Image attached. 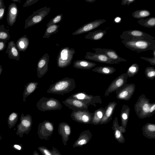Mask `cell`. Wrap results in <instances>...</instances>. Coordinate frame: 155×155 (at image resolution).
<instances>
[{
  "label": "cell",
  "instance_id": "obj_42",
  "mask_svg": "<svg viewBox=\"0 0 155 155\" xmlns=\"http://www.w3.org/2000/svg\"><path fill=\"white\" fill-rule=\"evenodd\" d=\"M39 0H27L23 5V7H25L30 5L37 2Z\"/></svg>",
  "mask_w": 155,
  "mask_h": 155
},
{
  "label": "cell",
  "instance_id": "obj_55",
  "mask_svg": "<svg viewBox=\"0 0 155 155\" xmlns=\"http://www.w3.org/2000/svg\"><path fill=\"white\" fill-rule=\"evenodd\" d=\"M153 57H155V50L153 51Z\"/></svg>",
  "mask_w": 155,
  "mask_h": 155
},
{
  "label": "cell",
  "instance_id": "obj_46",
  "mask_svg": "<svg viewBox=\"0 0 155 155\" xmlns=\"http://www.w3.org/2000/svg\"><path fill=\"white\" fill-rule=\"evenodd\" d=\"M7 41L0 40V51H3L6 47V43Z\"/></svg>",
  "mask_w": 155,
  "mask_h": 155
},
{
  "label": "cell",
  "instance_id": "obj_23",
  "mask_svg": "<svg viewBox=\"0 0 155 155\" xmlns=\"http://www.w3.org/2000/svg\"><path fill=\"white\" fill-rule=\"evenodd\" d=\"M5 53L8 54V57L10 59L19 60L20 54L14 41H11L8 43Z\"/></svg>",
  "mask_w": 155,
  "mask_h": 155
},
{
  "label": "cell",
  "instance_id": "obj_30",
  "mask_svg": "<svg viewBox=\"0 0 155 155\" xmlns=\"http://www.w3.org/2000/svg\"><path fill=\"white\" fill-rule=\"evenodd\" d=\"M116 70L114 67L109 66H102L95 67L92 71L104 75H109L113 74Z\"/></svg>",
  "mask_w": 155,
  "mask_h": 155
},
{
  "label": "cell",
  "instance_id": "obj_9",
  "mask_svg": "<svg viewBox=\"0 0 155 155\" xmlns=\"http://www.w3.org/2000/svg\"><path fill=\"white\" fill-rule=\"evenodd\" d=\"M94 113H91L87 110H73L71 117L73 120L84 124L92 123Z\"/></svg>",
  "mask_w": 155,
  "mask_h": 155
},
{
  "label": "cell",
  "instance_id": "obj_17",
  "mask_svg": "<svg viewBox=\"0 0 155 155\" xmlns=\"http://www.w3.org/2000/svg\"><path fill=\"white\" fill-rule=\"evenodd\" d=\"M62 102L69 109L74 110H87L88 107L87 105L81 101L69 97Z\"/></svg>",
  "mask_w": 155,
  "mask_h": 155
},
{
  "label": "cell",
  "instance_id": "obj_19",
  "mask_svg": "<svg viewBox=\"0 0 155 155\" xmlns=\"http://www.w3.org/2000/svg\"><path fill=\"white\" fill-rule=\"evenodd\" d=\"M58 131L61 136L63 143L64 146L67 144L69 137L71 134V128L70 125L65 122H62L58 125Z\"/></svg>",
  "mask_w": 155,
  "mask_h": 155
},
{
  "label": "cell",
  "instance_id": "obj_32",
  "mask_svg": "<svg viewBox=\"0 0 155 155\" xmlns=\"http://www.w3.org/2000/svg\"><path fill=\"white\" fill-rule=\"evenodd\" d=\"M151 15L150 12L147 9L137 10L132 12V17L137 19H144L149 16Z\"/></svg>",
  "mask_w": 155,
  "mask_h": 155
},
{
  "label": "cell",
  "instance_id": "obj_52",
  "mask_svg": "<svg viewBox=\"0 0 155 155\" xmlns=\"http://www.w3.org/2000/svg\"><path fill=\"white\" fill-rule=\"evenodd\" d=\"M2 70L3 69L2 66L0 64V76L2 74Z\"/></svg>",
  "mask_w": 155,
  "mask_h": 155
},
{
  "label": "cell",
  "instance_id": "obj_56",
  "mask_svg": "<svg viewBox=\"0 0 155 155\" xmlns=\"http://www.w3.org/2000/svg\"><path fill=\"white\" fill-rule=\"evenodd\" d=\"M1 139V138L0 137V141Z\"/></svg>",
  "mask_w": 155,
  "mask_h": 155
},
{
  "label": "cell",
  "instance_id": "obj_16",
  "mask_svg": "<svg viewBox=\"0 0 155 155\" xmlns=\"http://www.w3.org/2000/svg\"><path fill=\"white\" fill-rule=\"evenodd\" d=\"M49 56L45 53L38 60L37 68L38 77L40 78L47 72L48 70V63Z\"/></svg>",
  "mask_w": 155,
  "mask_h": 155
},
{
  "label": "cell",
  "instance_id": "obj_33",
  "mask_svg": "<svg viewBox=\"0 0 155 155\" xmlns=\"http://www.w3.org/2000/svg\"><path fill=\"white\" fill-rule=\"evenodd\" d=\"M59 26V25L56 24L47 27L42 38H48L51 35L56 34L58 31V28Z\"/></svg>",
  "mask_w": 155,
  "mask_h": 155
},
{
  "label": "cell",
  "instance_id": "obj_34",
  "mask_svg": "<svg viewBox=\"0 0 155 155\" xmlns=\"http://www.w3.org/2000/svg\"><path fill=\"white\" fill-rule=\"evenodd\" d=\"M18 117V113L15 112H12L9 115L7 123L9 129H11L14 127L17 121Z\"/></svg>",
  "mask_w": 155,
  "mask_h": 155
},
{
  "label": "cell",
  "instance_id": "obj_38",
  "mask_svg": "<svg viewBox=\"0 0 155 155\" xmlns=\"http://www.w3.org/2000/svg\"><path fill=\"white\" fill-rule=\"evenodd\" d=\"M63 15L60 14L58 15L51 19L47 24L46 27H48L51 25H56L60 22L62 19Z\"/></svg>",
  "mask_w": 155,
  "mask_h": 155
},
{
  "label": "cell",
  "instance_id": "obj_27",
  "mask_svg": "<svg viewBox=\"0 0 155 155\" xmlns=\"http://www.w3.org/2000/svg\"><path fill=\"white\" fill-rule=\"evenodd\" d=\"M29 44L28 38L25 35L17 40L15 45L19 52H24L28 48Z\"/></svg>",
  "mask_w": 155,
  "mask_h": 155
},
{
  "label": "cell",
  "instance_id": "obj_45",
  "mask_svg": "<svg viewBox=\"0 0 155 155\" xmlns=\"http://www.w3.org/2000/svg\"><path fill=\"white\" fill-rule=\"evenodd\" d=\"M136 0H122L121 4L122 5H129L130 4L134 2Z\"/></svg>",
  "mask_w": 155,
  "mask_h": 155
},
{
  "label": "cell",
  "instance_id": "obj_21",
  "mask_svg": "<svg viewBox=\"0 0 155 155\" xmlns=\"http://www.w3.org/2000/svg\"><path fill=\"white\" fill-rule=\"evenodd\" d=\"M117 103L115 101L109 102L105 107V110L104 115L100 124H106L112 119V116L114 111Z\"/></svg>",
  "mask_w": 155,
  "mask_h": 155
},
{
  "label": "cell",
  "instance_id": "obj_48",
  "mask_svg": "<svg viewBox=\"0 0 155 155\" xmlns=\"http://www.w3.org/2000/svg\"><path fill=\"white\" fill-rule=\"evenodd\" d=\"M113 127L116 129L115 132V136L117 138H120L121 135L120 131L119 130L117 129L116 127L113 125Z\"/></svg>",
  "mask_w": 155,
  "mask_h": 155
},
{
  "label": "cell",
  "instance_id": "obj_15",
  "mask_svg": "<svg viewBox=\"0 0 155 155\" xmlns=\"http://www.w3.org/2000/svg\"><path fill=\"white\" fill-rule=\"evenodd\" d=\"M92 50L94 51L95 53L105 55L111 59L114 64H117L120 62L127 61L126 59L120 57L114 50L112 49L97 48H93Z\"/></svg>",
  "mask_w": 155,
  "mask_h": 155
},
{
  "label": "cell",
  "instance_id": "obj_54",
  "mask_svg": "<svg viewBox=\"0 0 155 155\" xmlns=\"http://www.w3.org/2000/svg\"><path fill=\"white\" fill-rule=\"evenodd\" d=\"M13 2H21V0H12Z\"/></svg>",
  "mask_w": 155,
  "mask_h": 155
},
{
  "label": "cell",
  "instance_id": "obj_24",
  "mask_svg": "<svg viewBox=\"0 0 155 155\" xmlns=\"http://www.w3.org/2000/svg\"><path fill=\"white\" fill-rule=\"evenodd\" d=\"M96 65V63L84 59L77 60L73 63L74 68L80 69L89 70Z\"/></svg>",
  "mask_w": 155,
  "mask_h": 155
},
{
  "label": "cell",
  "instance_id": "obj_14",
  "mask_svg": "<svg viewBox=\"0 0 155 155\" xmlns=\"http://www.w3.org/2000/svg\"><path fill=\"white\" fill-rule=\"evenodd\" d=\"M106 21L104 19H99L89 22L73 32L72 35H79L90 31L97 28Z\"/></svg>",
  "mask_w": 155,
  "mask_h": 155
},
{
  "label": "cell",
  "instance_id": "obj_31",
  "mask_svg": "<svg viewBox=\"0 0 155 155\" xmlns=\"http://www.w3.org/2000/svg\"><path fill=\"white\" fill-rule=\"evenodd\" d=\"M138 23L140 25L147 28L155 27V18L149 17L138 20Z\"/></svg>",
  "mask_w": 155,
  "mask_h": 155
},
{
  "label": "cell",
  "instance_id": "obj_4",
  "mask_svg": "<svg viewBox=\"0 0 155 155\" xmlns=\"http://www.w3.org/2000/svg\"><path fill=\"white\" fill-rule=\"evenodd\" d=\"M51 11V7L47 6L41 8L33 12L25 21L24 29L31 27L41 22Z\"/></svg>",
  "mask_w": 155,
  "mask_h": 155
},
{
  "label": "cell",
  "instance_id": "obj_29",
  "mask_svg": "<svg viewBox=\"0 0 155 155\" xmlns=\"http://www.w3.org/2000/svg\"><path fill=\"white\" fill-rule=\"evenodd\" d=\"M105 108L101 107L95 110L94 112L92 124L98 125L101 122L105 113Z\"/></svg>",
  "mask_w": 155,
  "mask_h": 155
},
{
  "label": "cell",
  "instance_id": "obj_5",
  "mask_svg": "<svg viewBox=\"0 0 155 155\" xmlns=\"http://www.w3.org/2000/svg\"><path fill=\"white\" fill-rule=\"evenodd\" d=\"M75 53V50L72 48L65 47L61 48L57 57L58 66L60 68H63L69 66L71 63Z\"/></svg>",
  "mask_w": 155,
  "mask_h": 155
},
{
  "label": "cell",
  "instance_id": "obj_20",
  "mask_svg": "<svg viewBox=\"0 0 155 155\" xmlns=\"http://www.w3.org/2000/svg\"><path fill=\"white\" fill-rule=\"evenodd\" d=\"M18 12V9L15 3L12 2L9 5L6 18L8 25L12 26L14 25L16 21Z\"/></svg>",
  "mask_w": 155,
  "mask_h": 155
},
{
  "label": "cell",
  "instance_id": "obj_8",
  "mask_svg": "<svg viewBox=\"0 0 155 155\" xmlns=\"http://www.w3.org/2000/svg\"><path fill=\"white\" fill-rule=\"evenodd\" d=\"M20 123L17 125V130L16 134L20 137H22L24 134H28L31 131L32 124V117L28 114L25 116L22 113L20 118Z\"/></svg>",
  "mask_w": 155,
  "mask_h": 155
},
{
  "label": "cell",
  "instance_id": "obj_13",
  "mask_svg": "<svg viewBox=\"0 0 155 155\" xmlns=\"http://www.w3.org/2000/svg\"><path fill=\"white\" fill-rule=\"evenodd\" d=\"M128 78L126 73L118 76L109 85L105 91L104 96H108L110 94L116 91L126 84L127 82Z\"/></svg>",
  "mask_w": 155,
  "mask_h": 155
},
{
  "label": "cell",
  "instance_id": "obj_3",
  "mask_svg": "<svg viewBox=\"0 0 155 155\" xmlns=\"http://www.w3.org/2000/svg\"><path fill=\"white\" fill-rule=\"evenodd\" d=\"M152 104L150 99L144 94L140 95L134 105V109L138 117L141 119L149 117V112Z\"/></svg>",
  "mask_w": 155,
  "mask_h": 155
},
{
  "label": "cell",
  "instance_id": "obj_36",
  "mask_svg": "<svg viewBox=\"0 0 155 155\" xmlns=\"http://www.w3.org/2000/svg\"><path fill=\"white\" fill-rule=\"evenodd\" d=\"M139 70V65L137 63H135L131 65L128 68L126 73L128 77H132L137 74Z\"/></svg>",
  "mask_w": 155,
  "mask_h": 155
},
{
  "label": "cell",
  "instance_id": "obj_43",
  "mask_svg": "<svg viewBox=\"0 0 155 155\" xmlns=\"http://www.w3.org/2000/svg\"><path fill=\"white\" fill-rule=\"evenodd\" d=\"M155 103H152V104L150 107L149 114V117L152 116L155 113Z\"/></svg>",
  "mask_w": 155,
  "mask_h": 155
},
{
  "label": "cell",
  "instance_id": "obj_2",
  "mask_svg": "<svg viewBox=\"0 0 155 155\" xmlns=\"http://www.w3.org/2000/svg\"><path fill=\"white\" fill-rule=\"evenodd\" d=\"M121 42L125 47L137 54L148 50H155V40H122Z\"/></svg>",
  "mask_w": 155,
  "mask_h": 155
},
{
  "label": "cell",
  "instance_id": "obj_49",
  "mask_svg": "<svg viewBox=\"0 0 155 155\" xmlns=\"http://www.w3.org/2000/svg\"><path fill=\"white\" fill-rule=\"evenodd\" d=\"M22 145L19 144H15L13 146V148L18 150H22Z\"/></svg>",
  "mask_w": 155,
  "mask_h": 155
},
{
  "label": "cell",
  "instance_id": "obj_28",
  "mask_svg": "<svg viewBox=\"0 0 155 155\" xmlns=\"http://www.w3.org/2000/svg\"><path fill=\"white\" fill-rule=\"evenodd\" d=\"M130 109L127 105L124 104L121 110L120 118L122 126L126 127L127 123Z\"/></svg>",
  "mask_w": 155,
  "mask_h": 155
},
{
  "label": "cell",
  "instance_id": "obj_41",
  "mask_svg": "<svg viewBox=\"0 0 155 155\" xmlns=\"http://www.w3.org/2000/svg\"><path fill=\"white\" fill-rule=\"evenodd\" d=\"M140 58L141 59L148 62L152 65L154 66L155 65V57H153V58H152L141 57Z\"/></svg>",
  "mask_w": 155,
  "mask_h": 155
},
{
  "label": "cell",
  "instance_id": "obj_40",
  "mask_svg": "<svg viewBox=\"0 0 155 155\" xmlns=\"http://www.w3.org/2000/svg\"><path fill=\"white\" fill-rule=\"evenodd\" d=\"M143 129L147 131L154 132L155 131V125L150 123H147L143 127Z\"/></svg>",
  "mask_w": 155,
  "mask_h": 155
},
{
  "label": "cell",
  "instance_id": "obj_7",
  "mask_svg": "<svg viewBox=\"0 0 155 155\" xmlns=\"http://www.w3.org/2000/svg\"><path fill=\"white\" fill-rule=\"evenodd\" d=\"M123 40L130 41L136 39L155 40V38L148 34L137 30L123 31L120 35Z\"/></svg>",
  "mask_w": 155,
  "mask_h": 155
},
{
  "label": "cell",
  "instance_id": "obj_44",
  "mask_svg": "<svg viewBox=\"0 0 155 155\" xmlns=\"http://www.w3.org/2000/svg\"><path fill=\"white\" fill-rule=\"evenodd\" d=\"M5 10V5L0 8V21L3 18Z\"/></svg>",
  "mask_w": 155,
  "mask_h": 155
},
{
  "label": "cell",
  "instance_id": "obj_50",
  "mask_svg": "<svg viewBox=\"0 0 155 155\" xmlns=\"http://www.w3.org/2000/svg\"><path fill=\"white\" fill-rule=\"evenodd\" d=\"M5 5L3 0H0V8Z\"/></svg>",
  "mask_w": 155,
  "mask_h": 155
},
{
  "label": "cell",
  "instance_id": "obj_47",
  "mask_svg": "<svg viewBox=\"0 0 155 155\" xmlns=\"http://www.w3.org/2000/svg\"><path fill=\"white\" fill-rule=\"evenodd\" d=\"M51 151L52 155H62L58 150L54 146L52 147V150H51Z\"/></svg>",
  "mask_w": 155,
  "mask_h": 155
},
{
  "label": "cell",
  "instance_id": "obj_53",
  "mask_svg": "<svg viewBox=\"0 0 155 155\" xmlns=\"http://www.w3.org/2000/svg\"><path fill=\"white\" fill-rule=\"evenodd\" d=\"M32 155H39L36 151H34Z\"/></svg>",
  "mask_w": 155,
  "mask_h": 155
},
{
  "label": "cell",
  "instance_id": "obj_11",
  "mask_svg": "<svg viewBox=\"0 0 155 155\" xmlns=\"http://www.w3.org/2000/svg\"><path fill=\"white\" fill-rule=\"evenodd\" d=\"M53 124L48 120H45L39 124L37 134L41 140H48L54 130Z\"/></svg>",
  "mask_w": 155,
  "mask_h": 155
},
{
  "label": "cell",
  "instance_id": "obj_25",
  "mask_svg": "<svg viewBox=\"0 0 155 155\" xmlns=\"http://www.w3.org/2000/svg\"><path fill=\"white\" fill-rule=\"evenodd\" d=\"M107 33V29L105 30L100 29L93 31H90L85 36L87 39L93 40H99L102 39Z\"/></svg>",
  "mask_w": 155,
  "mask_h": 155
},
{
  "label": "cell",
  "instance_id": "obj_35",
  "mask_svg": "<svg viewBox=\"0 0 155 155\" xmlns=\"http://www.w3.org/2000/svg\"><path fill=\"white\" fill-rule=\"evenodd\" d=\"M10 38L9 29L5 28L4 25H0V40L7 41Z\"/></svg>",
  "mask_w": 155,
  "mask_h": 155
},
{
  "label": "cell",
  "instance_id": "obj_22",
  "mask_svg": "<svg viewBox=\"0 0 155 155\" xmlns=\"http://www.w3.org/2000/svg\"><path fill=\"white\" fill-rule=\"evenodd\" d=\"M91 137V133L89 130H85L83 131L80 134L77 140L74 143L73 147H82L88 143Z\"/></svg>",
  "mask_w": 155,
  "mask_h": 155
},
{
  "label": "cell",
  "instance_id": "obj_26",
  "mask_svg": "<svg viewBox=\"0 0 155 155\" xmlns=\"http://www.w3.org/2000/svg\"><path fill=\"white\" fill-rule=\"evenodd\" d=\"M38 83L37 82H31L28 83L25 86L23 93V101L25 102L27 97L32 94L38 87Z\"/></svg>",
  "mask_w": 155,
  "mask_h": 155
},
{
  "label": "cell",
  "instance_id": "obj_39",
  "mask_svg": "<svg viewBox=\"0 0 155 155\" xmlns=\"http://www.w3.org/2000/svg\"><path fill=\"white\" fill-rule=\"evenodd\" d=\"M37 148L42 155H52L51 150H49L46 147L40 146L38 147Z\"/></svg>",
  "mask_w": 155,
  "mask_h": 155
},
{
  "label": "cell",
  "instance_id": "obj_18",
  "mask_svg": "<svg viewBox=\"0 0 155 155\" xmlns=\"http://www.w3.org/2000/svg\"><path fill=\"white\" fill-rule=\"evenodd\" d=\"M85 58L90 60L109 64H113V61L104 54L89 52H86Z\"/></svg>",
  "mask_w": 155,
  "mask_h": 155
},
{
  "label": "cell",
  "instance_id": "obj_12",
  "mask_svg": "<svg viewBox=\"0 0 155 155\" xmlns=\"http://www.w3.org/2000/svg\"><path fill=\"white\" fill-rule=\"evenodd\" d=\"M135 89L134 84H126L115 91L116 98L120 100L129 101L133 95Z\"/></svg>",
  "mask_w": 155,
  "mask_h": 155
},
{
  "label": "cell",
  "instance_id": "obj_10",
  "mask_svg": "<svg viewBox=\"0 0 155 155\" xmlns=\"http://www.w3.org/2000/svg\"><path fill=\"white\" fill-rule=\"evenodd\" d=\"M81 101L88 106L90 105L96 107V104H100L102 101L100 96H94L89 95L85 92H78L73 94L69 97Z\"/></svg>",
  "mask_w": 155,
  "mask_h": 155
},
{
  "label": "cell",
  "instance_id": "obj_1",
  "mask_svg": "<svg viewBox=\"0 0 155 155\" xmlns=\"http://www.w3.org/2000/svg\"><path fill=\"white\" fill-rule=\"evenodd\" d=\"M76 87L74 79L66 77L51 84L47 92L48 93L63 95L72 91Z\"/></svg>",
  "mask_w": 155,
  "mask_h": 155
},
{
  "label": "cell",
  "instance_id": "obj_6",
  "mask_svg": "<svg viewBox=\"0 0 155 155\" xmlns=\"http://www.w3.org/2000/svg\"><path fill=\"white\" fill-rule=\"evenodd\" d=\"M38 109L41 111L60 110L62 106L59 101L53 97H41L36 104Z\"/></svg>",
  "mask_w": 155,
  "mask_h": 155
},
{
  "label": "cell",
  "instance_id": "obj_51",
  "mask_svg": "<svg viewBox=\"0 0 155 155\" xmlns=\"http://www.w3.org/2000/svg\"><path fill=\"white\" fill-rule=\"evenodd\" d=\"M96 0H85V1L89 3H93Z\"/></svg>",
  "mask_w": 155,
  "mask_h": 155
},
{
  "label": "cell",
  "instance_id": "obj_37",
  "mask_svg": "<svg viewBox=\"0 0 155 155\" xmlns=\"http://www.w3.org/2000/svg\"><path fill=\"white\" fill-rule=\"evenodd\" d=\"M144 74L148 79L153 80L155 78V69L152 67H147L145 69Z\"/></svg>",
  "mask_w": 155,
  "mask_h": 155
}]
</instances>
